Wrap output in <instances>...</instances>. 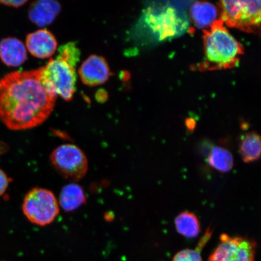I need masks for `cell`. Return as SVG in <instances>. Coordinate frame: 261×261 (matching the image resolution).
I'll list each match as a JSON object with an SVG mask.
<instances>
[{
  "mask_svg": "<svg viewBox=\"0 0 261 261\" xmlns=\"http://www.w3.org/2000/svg\"><path fill=\"white\" fill-rule=\"evenodd\" d=\"M79 74L83 83L87 86H99L109 79L110 67L103 57L91 55L81 65Z\"/></svg>",
  "mask_w": 261,
  "mask_h": 261,
  "instance_id": "obj_9",
  "label": "cell"
},
{
  "mask_svg": "<svg viewBox=\"0 0 261 261\" xmlns=\"http://www.w3.org/2000/svg\"><path fill=\"white\" fill-rule=\"evenodd\" d=\"M205 62L202 68L227 69L237 66L243 54L242 45L234 38L220 18L204 31Z\"/></svg>",
  "mask_w": 261,
  "mask_h": 261,
  "instance_id": "obj_2",
  "label": "cell"
},
{
  "mask_svg": "<svg viewBox=\"0 0 261 261\" xmlns=\"http://www.w3.org/2000/svg\"><path fill=\"white\" fill-rule=\"evenodd\" d=\"M22 210L32 223L45 226L56 219L60 206L55 194L48 189L35 188L25 196Z\"/></svg>",
  "mask_w": 261,
  "mask_h": 261,
  "instance_id": "obj_5",
  "label": "cell"
},
{
  "mask_svg": "<svg viewBox=\"0 0 261 261\" xmlns=\"http://www.w3.org/2000/svg\"><path fill=\"white\" fill-rule=\"evenodd\" d=\"M0 59L10 67H18L24 63L27 50L23 42L15 37L3 38L0 41Z\"/></svg>",
  "mask_w": 261,
  "mask_h": 261,
  "instance_id": "obj_12",
  "label": "cell"
},
{
  "mask_svg": "<svg viewBox=\"0 0 261 261\" xmlns=\"http://www.w3.org/2000/svg\"><path fill=\"white\" fill-rule=\"evenodd\" d=\"M56 99L42 85L39 68L8 73L0 80V120L12 130L35 128L50 115Z\"/></svg>",
  "mask_w": 261,
  "mask_h": 261,
  "instance_id": "obj_1",
  "label": "cell"
},
{
  "mask_svg": "<svg viewBox=\"0 0 261 261\" xmlns=\"http://www.w3.org/2000/svg\"><path fill=\"white\" fill-rule=\"evenodd\" d=\"M256 244L248 238L222 234L208 261H254Z\"/></svg>",
  "mask_w": 261,
  "mask_h": 261,
  "instance_id": "obj_8",
  "label": "cell"
},
{
  "mask_svg": "<svg viewBox=\"0 0 261 261\" xmlns=\"http://www.w3.org/2000/svg\"><path fill=\"white\" fill-rule=\"evenodd\" d=\"M28 3L27 0H14V1H0V3L3 5L9 6V7H12L15 8H18L21 7Z\"/></svg>",
  "mask_w": 261,
  "mask_h": 261,
  "instance_id": "obj_20",
  "label": "cell"
},
{
  "mask_svg": "<svg viewBox=\"0 0 261 261\" xmlns=\"http://www.w3.org/2000/svg\"><path fill=\"white\" fill-rule=\"evenodd\" d=\"M9 151V146L5 142L0 141V156L4 155Z\"/></svg>",
  "mask_w": 261,
  "mask_h": 261,
  "instance_id": "obj_21",
  "label": "cell"
},
{
  "mask_svg": "<svg viewBox=\"0 0 261 261\" xmlns=\"http://www.w3.org/2000/svg\"><path fill=\"white\" fill-rule=\"evenodd\" d=\"M208 165L221 173L229 172L232 169L234 160L232 154L224 147L215 146L207 159Z\"/></svg>",
  "mask_w": 261,
  "mask_h": 261,
  "instance_id": "obj_17",
  "label": "cell"
},
{
  "mask_svg": "<svg viewBox=\"0 0 261 261\" xmlns=\"http://www.w3.org/2000/svg\"><path fill=\"white\" fill-rule=\"evenodd\" d=\"M153 32L161 40L173 38L184 34L189 28V20L184 9L172 5L156 9L151 14Z\"/></svg>",
  "mask_w": 261,
  "mask_h": 261,
  "instance_id": "obj_7",
  "label": "cell"
},
{
  "mask_svg": "<svg viewBox=\"0 0 261 261\" xmlns=\"http://www.w3.org/2000/svg\"><path fill=\"white\" fill-rule=\"evenodd\" d=\"M78 61L67 49L60 48L57 58L39 68L41 83L50 95L55 97L60 96L67 101L72 99L76 90L75 67Z\"/></svg>",
  "mask_w": 261,
  "mask_h": 261,
  "instance_id": "obj_3",
  "label": "cell"
},
{
  "mask_svg": "<svg viewBox=\"0 0 261 261\" xmlns=\"http://www.w3.org/2000/svg\"><path fill=\"white\" fill-rule=\"evenodd\" d=\"M61 11L59 3L52 0H40L33 2L29 9L30 20L40 27L50 25Z\"/></svg>",
  "mask_w": 261,
  "mask_h": 261,
  "instance_id": "obj_11",
  "label": "cell"
},
{
  "mask_svg": "<svg viewBox=\"0 0 261 261\" xmlns=\"http://www.w3.org/2000/svg\"><path fill=\"white\" fill-rule=\"evenodd\" d=\"M50 160L58 173L73 181L83 178L89 168L87 156L83 150L70 143L55 148L51 153Z\"/></svg>",
  "mask_w": 261,
  "mask_h": 261,
  "instance_id": "obj_6",
  "label": "cell"
},
{
  "mask_svg": "<svg viewBox=\"0 0 261 261\" xmlns=\"http://www.w3.org/2000/svg\"><path fill=\"white\" fill-rule=\"evenodd\" d=\"M25 44L31 54L40 59L51 57L56 52L58 47L56 38L46 29H41L28 34Z\"/></svg>",
  "mask_w": 261,
  "mask_h": 261,
  "instance_id": "obj_10",
  "label": "cell"
},
{
  "mask_svg": "<svg viewBox=\"0 0 261 261\" xmlns=\"http://www.w3.org/2000/svg\"><path fill=\"white\" fill-rule=\"evenodd\" d=\"M221 19L228 27L253 34L261 32V0L221 1Z\"/></svg>",
  "mask_w": 261,
  "mask_h": 261,
  "instance_id": "obj_4",
  "label": "cell"
},
{
  "mask_svg": "<svg viewBox=\"0 0 261 261\" xmlns=\"http://www.w3.org/2000/svg\"><path fill=\"white\" fill-rule=\"evenodd\" d=\"M212 234L211 228H207L204 236L201 238L195 249H187L179 251L173 257L172 261H202L201 251L211 239Z\"/></svg>",
  "mask_w": 261,
  "mask_h": 261,
  "instance_id": "obj_18",
  "label": "cell"
},
{
  "mask_svg": "<svg viewBox=\"0 0 261 261\" xmlns=\"http://www.w3.org/2000/svg\"><path fill=\"white\" fill-rule=\"evenodd\" d=\"M218 14L219 11L216 6L205 2H195L190 9V16L194 24L198 29L205 30L219 19Z\"/></svg>",
  "mask_w": 261,
  "mask_h": 261,
  "instance_id": "obj_13",
  "label": "cell"
},
{
  "mask_svg": "<svg viewBox=\"0 0 261 261\" xmlns=\"http://www.w3.org/2000/svg\"><path fill=\"white\" fill-rule=\"evenodd\" d=\"M175 226L178 232L186 238H194L201 232L200 221L195 214L189 211L182 212L176 217Z\"/></svg>",
  "mask_w": 261,
  "mask_h": 261,
  "instance_id": "obj_16",
  "label": "cell"
},
{
  "mask_svg": "<svg viewBox=\"0 0 261 261\" xmlns=\"http://www.w3.org/2000/svg\"><path fill=\"white\" fill-rule=\"evenodd\" d=\"M59 201L65 211L71 212L86 203V197L80 186L71 184L65 186L62 189Z\"/></svg>",
  "mask_w": 261,
  "mask_h": 261,
  "instance_id": "obj_15",
  "label": "cell"
},
{
  "mask_svg": "<svg viewBox=\"0 0 261 261\" xmlns=\"http://www.w3.org/2000/svg\"><path fill=\"white\" fill-rule=\"evenodd\" d=\"M239 152L244 162L252 163L261 156V136L255 132L245 134L241 137Z\"/></svg>",
  "mask_w": 261,
  "mask_h": 261,
  "instance_id": "obj_14",
  "label": "cell"
},
{
  "mask_svg": "<svg viewBox=\"0 0 261 261\" xmlns=\"http://www.w3.org/2000/svg\"><path fill=\"white\" fill-rule=\"evenodd\" d=\"M10 184V179L7 174L0 169V196L5 193Z\"/></svg>",
  "mask_w": 261,
  "mask_h": 261,
  "instance_id": "obj_19",
  "label": "cell"
}]
</instances>
